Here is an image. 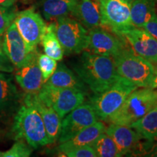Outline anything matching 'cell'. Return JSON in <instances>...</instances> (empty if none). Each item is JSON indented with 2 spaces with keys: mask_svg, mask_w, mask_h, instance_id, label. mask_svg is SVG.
Listing matches in <instances>:
<instances>
[{
  "mask_svg": "<svg viewBox=\"0 0 157 157\" xmlns=\"http://www.w3.org/2000/svg\"><path fill=\"white\" fill-rule=\"evenodd\" d=\"M137 87L126 78L119 76L111 87L90 98L98 119L106 121L121 106L126 98Z\"/></svg>",
  "mask_w": 157,
  "mask_h": 157,
  "instance_id": "5b68a950",
  "label": "cell"
},
{
  "mask_svg": "<svg viewBox=\"0 0 157 157\" xmlns=\"http://www.w3.org/2000/svg\"><path fill=\"white\" fill-rule=\"evenodd\" d=\"M97 121L98 118L93 105L90 103H82L62 119L58 141L60 143L66 142Z\"/></svg>",
  "mask_w": 157,
  "mask_h": 157,
  "instance_id": "30bf717a",
  "label": "cell"
},
{
  "mask_svg": "<svg viewBox=\"0 0 157 157\" xmlns=\"http://www.w3.org/2000/svg\"><path fill=\"white\" fill-rule=\"evenodd\" d=\"M2 48L15 68L23 66L30 60L36 50L31 51L13 22L4 33Z\"/></svg>",
  "mask_w": 157,
  "mask_h": 157,
  "instance_id": "7c38bea8",
  "label": "cell"
},
{
  "mask_svg": "<svg viewBox=\"0 0 157 157\" xmlns=\"http://www.w3.org/2000/svg\"><path fill=\"white\" fill-rule=\"evenodd\" d=\"M16 140L9 150L5 151H0V157H28L31 156L33 148L23 140Z\"/></svg>",
  "mask_w": 157,
  "mask_h": 157,
  "instance_id": "484cf974",
  "label": "cell"
},
{
  "mask_svg": "<svg viewBox=\"0 0 157 157\" xmlns=\"http://www.w3.org/2000/svg\"><path fill=\"white\" fill-rule=\"evenodd\" d=\"M156 0H133L130 4L132 25L142 29L145 23L156 13Z\"/></svg>",
  "mask_w": 157,
  "mask_h": 157,
  "instance_id": "7402d4cb",
  "label": "cell"
},
{
  "mask_svg": "<svg viewBox=\"0 0 157 157\" xmlns=\"http://www.w3.org/2000/svg\"><path fill=\"white\" fill-rule=\"evenodd\" d=\"M12 132L15 140H24L33 149L50 144L42 117L24 101L15 116Z\"/></svg>",
  "mask_w": 157,
  "mask_h": 157,
  "instance_id": "7a4b0ae2",
  "label": "cell"
},
{
  "mask_svg": "<svg viewBox=\"0 0 157 157\" xmlns=\"http://www.w3.org/2000/svg\"><path fill=\"white\" fill-rule=\"evenodd\" d=\"M113 58L119 76L137 87H149L155 71L154 63L127 47Z\"/></svg>",
  "mask_w": 157,
  "mask_h": 157,
  "instance_id": "277c9868",
  "label": "cell"
},
{
  "mask_svg": "<svg viewBox=\"0 0 157 157\" xmlns=\"http://www.w3.org/2000/svg\"><path fill=\"white\" fill-rule=\"evenodd\" d=\"M44 84L59 88H71L82 90L86 93V84L73 71L63 63L57 66L56 71Z\"/></svg>",
  "mask_w": 157,
  "mask_h": 157,
  "instance_id": "d6986e66",
  "label": "cell"
},
{
  "mask_svg": "<svg viewBox=\"0 0 157 157\" xmlns=\"http://www.w3.org/2000/svg\"><path fill=\"white\" fill-rule=\"evenodd\" d=\"M13 22L31 51L42 42L48 25L42 17L34 9L29 8L17 13Z\"/></svg>",
  "mask_w": 157,
  "mask_h": 157,
  "instance_id": "9c48e42d",
  "label": "cell"
},
{
  "mask_svg": "<svg viewBox=\"0 0 157 157\" xmlns=\"http://www.w3.org/2000/svg\"><path fill=\"white\" fill-rule=\"evenodd\" d=\"M63 154L65 156L68 157H97L95 151L90 145L71 149Z\"/></svg>",
  "mask_w": 157,
  "mask_h": 157,
  "instance_id": "f1b7e54d",
  "label": "cell"
},
{
  "mask_svg": "<svg viewBox=\"0 0 157 157\" xmlns=\"http://www.w3.org/2000/svg\"><path fill=\"white\" fill-rule=\"evenodd\" d=\"M39 98L52 107L60 117L63 118L78 105L84 103L86 93L71 88H59L43 84L39 91Z\"/></svg>",
  "mask_w": 157,
  "mask_h": 157,
  "instance_id": "52a82bcc",
  "label": "cell"
},
{
  "mask_svg": "<svg viewBox=\"0 0 157 157\" xmlns=\"http://www.w3.org/2000/svg\"><path fill=\"white\" fill-rule=\"evenodd\" d=\"M98 157H120L113 139L105 132L102 133L94 142L90 145Z\"/></svg>",
  "mask_w": 157,
  "mask_h": 157,
  "instance_id": "d4e9b609",
  "label": "cell"
},
{
  "mask_svg": "<svg viewBox=\"0 0 157 157\" xmlns=\"http://www.w3.org/2000/svg\"><path fill=\"white\" fill-rule=\"evenodd\" d=\"M121 1L126 2H127V3H129V4H131V3H132V2L133 1V0H121Z\"/></svg>",
  "mask_w": 157,
  "mask_h": 157,
  "instance_id": "e575fe53",
  "label": "cell"
},
{
  "mask_svg": "<svg viewBox=\"0 0 157 157\" xmlns=\"http://www.w3.org/2000/svg\"><path fill=\"white\" fill-rule=\"evenodd\" d=\"M17 13L12 7H4L0 5V36L4 34L5 31L14 21Z\"/></svg>",
  "mask_w": 157,
  "mask_h": 157,
  "instance_id": "83f0119b",
  "label": "cell"
},
{
  "mask_svg": "<svg viewBox=\"0 0 157 157\" xmlns=\"http://www.w3.org/2000/svg\"><path fill=\"white\" fill-rule=\"evenodd\" d=\"M156 5H157V0H156Z\"/></svg>",
  "mask_w": 157,
  "mask_h": 157,
  "instance_id": "d590c367",
  "label": "cell"
},
{
  "mask_svg": "<svg viewBox=\"0 0 157 157\" xmlns=\"http://www.w3.org/2000/svg\"><path fill=\"white\" fill-rule=\"evenodd\" d=\"M121 37L129 43L135 53L157 64V40L146 30L132 27L125 31Z\"/></svg>",
  "mask_w": 157,
  "mask_h": 157,
  "instance_id": "5bb4252c",
  "label": "cell"
},
{
  "mask_svg": "<svg viewBox=\"0 0 157 157\" xmlns=\"http://www.w3.org/2000/svg\"><path fill=\"white\" fill-rule=\"evenodd\" d=\"M156 106L157 90L149 87H137L106 121L129 126Z\"/></svg>",
  "mask_w": 157,
  "mask_h": 157,
  "instance_id": "3957f363",
  "label": "cell"
},
{
  "mask_svg": "<svg viewBox=\"0 0 157 157\" xmlns=\"http://www.w3.org/2000/svg\"><path fill=\"white\" fill-rule=\"evenodd\" d=\"M100 3L102 27L121 37L125 31L135 27L130 15V4L121 0H97Z\"/></svg>",
  "mask_w": 157,
  "mask_h": 157,
  "instance_id": "ba28073f",
  "label": "cell"
},
{
  "mask_svg": "<svg viewBox=\"0 0 157 157\" xmlns=\"http://www.w3.org/2000/svg\"><path fill=\"white\" fill-rule=\"evenodd\" d=\"M71 15L87 30L102 26L101 7L97 0H77Z\"/></svg>",
  "mask_w": 157,
  "mask_h": 157,
  "instance_id": "e0dca14e",
  "label": "cell"
},
{
  "mask_svg": "<svg viewBox=\"0 0 157 157\" xmlns=\"http://www.w3.org/2000/svg\"><path fill=\"white\" fill-rule=\"evenodd\" d=\"M39 54L37 50L35 51L30 60L15 73L17 83L27 93H38L44 84L38 65Z\"/></svg>",
  "mask_w": 157,
  "mask_h": 157,
  "instance_id": "2e32d148",
  "label": "cell"
},
{
  "mask_svg": "<svg viewBox=\"0 0 157 157\" xmlns=\"http://www.w3.org/2000/svg\"><path fill=\"white\" fill-rule=\"evenodd\" d=\"M20 99L18 90L12 76L0 73V112L13 111Z\"/></svg>",
  "mask_w": 157,
  "mask_h": 157,
  "instance_id": "ffe728a7",
  "label": "cell"
},
{
  "mask_svg": "<svg viewBox=\"0 0 157 157\" xmlns=\"http://www.w3.org/2000/svg\"><path fill=\"white\" fill-rule=\"evenodd\" d=\"M154 66H155L154 74L148 87L151 88V89L157 90V64L155 65Z\"/></svg>",
  "mask_w": 157,
  "mask_h": 157,
  "instance_id": "d6a6232c",
  "label": "cell"
},
{
  "mask_svg": "<svg viewBox=\"0 0 157 157\" xmlns=\"http://www.w3.org/2000/svg\"><path fill=\"white\" fill-rule=\"evenodd\" d=\"M17 0H0V5L4 7H13Z\"/></svg>",
  "mask_w": 157,
  "mask_h": 157,
  "instance_id": "836d02e7",
  "label": "cell"
},
{
  "mask_svg": "<svg viewBox=\"0 0 157 157\" xmlns=\"http://www.w3.org/2000/svg\"><path fill=\"white\" fill-rule=\"evenodd\" d=\"M105 129L106 127L105 124L101 121H97L95 123L80 131L72 138L60 143L58 151L63 154L71 149L86 145H91L102 133L105 132Z\"/></svg>",
  "mask_w": 157,
  "mask_h": 157,
  "instance_id": "ac0fdd59",
  "label": "cell"
},
{
  "mask_svg": "<svg viewBox=\"0 0 157 157\" xmlns=\"http://www.w3.org/2000/svg\"><path fill=\"white\" fill-rule=\"evenodd\" d=\"M141 135L144 140H157V106L151 110L135 122L129 125Z\"/></svg>",
  "mask_w": 157,
  "mask_h": 157,
  "instance_id": "603a6c76",
  "label": "cell"
},
{
  "mask_svg": "<svg viewBox=\"0 0 157 157\" xmlns=\"http://www.w3.org/2000/svg\"><path fill=\"white\" fill-rule=\"evenodd\" d=\"M156 13H157V11H156Z\"/></svg>",
  "mask_w": 157,
  "mask_h": 157,
  "instance_id": "8d00e7d4",
  "label": "cell"
},
{
  "mask_svg": "<svg viewBox=\"0 0 157 157\" xmlns=\"http://www.w3.org/2000/svg\"><path fill=\"white\" fill-rule=\"evenodd\" d=\"M38 65L42 72L44 84L50 78L57 68V60L46 54H39Z\"/></svg>",
  "mask_w": 157,
  "mask_h": 157,
  "instance_id": "4316f807",
  "label": "cell"
},
{
  "mask_svg": "<svg viewBox=\"0 0 157 157\" xmlns=\"http://www.w3.org/2000/svg\"><path fill=\"white\" fill-rule=\"evenodd\" d=\"M73 68L95 94L109 89L120 76L112 57L101 56L90 51L84 50L82 52Z\"/></svg>",
  "mask_w": 157,
  "mask_h": 157,
  "instance_id": "6da1fadb",
  "label": "cell"
},
{
  "mask_svg": "<svg viewBox=\"0 0 157 157\" xmlns=\"http://www.w3.org/2000/svg\"><path fill=\"white\" fill-rule=\"evenodd\" d=\"M105 133L114 141L121 156L127 154L141 156L143 150V137L134 129L127 125L110 124Z\"/></svg>",
  "mask_w": 157,
  "mask_h": 157,
  "instance_id": "4fadbf2b",
  "label": "cell"
},
{
  "mask_svg": "<svg viewBox=\"0 0 157 157\" xmlns=\"http://www.w3.org/2000/svg\"><path fill=\"white\" fill-rule=\"evenodd\" d=\"M23 101L32 105L42 117L50 144L58 141L60 133L62 119L52 107L44 103L37 93H27Z\"/></svg>",
  "mask_w": 157,
  "mask_h": 157,
  "instance_id": "9a60e30c",
  "label": "cell"
},
{
  "mask_svg": "<svg viewBox=\"0 0 157 157\" xmlns=\"http://www.w3.org/2000/svg\"><path fill=\"white\" fill-rule=\"evenodd\" d=\"M147 32L157 40V13L154 14L153 16L145 23L143 28Z\"/></svg>",
  "mask_w": 157,
  "mask_h": 157,
  "instance_id": "1f68e13d",
  "label": "cell"
},
{
  "mask_svg": "<svg viewBox=\"0 0 157 157\" xmlns=\"http://www.w3.org/2000/svg\"><path fill=\"white\" fill-rule=\"evenodd\" d=\"M42 42L47 56L55 59L57 61L62 60L64 56V51L55 32L52 23L47 27V31L43 36Z\"/></svg>",
  "mask_w": 157,
  "mask_h": 157,
  "instance_id": "cb8c5ba5",
  "label": "cell"
},
{
  "mask_svg": "<svg viewBox=\"0 0 157 157\" xmlns=\"http://www.w3.org/2000/svg\"><path fill=\"white\" fill-rule=\"evenodd\" d=\"M126 43L122 37L102 26L88 30L87 49L94 53L113 58L127 48Z\"/></svg>",
  "mask_w": 157,
  "mask_h": 157,
  "instance_id": "8fae6325",
  "label": "cell"
},
{
  "mask_svg": "<svg viewBox=\"0 0 157 157\" xmlns=\"http://www.w3.org/2000/svg\"><path fill=\"white\" fill-rule=\"evenodd\" d=\"M15 69L14 65L12 63L2 48V43L0 40V72L12 73Z\"/></svg>",
  "mask_w": 157,
  "mask_h": 157,
  "instance_id": "f546056e",
  "label": "cell"
},
{
  "mask_svg": "<svg viewBox=\"0 0 157 157\" xmlns=\"http://www.w3.org/2000/svg\"><path fill=\"white\" fill-rule=\"evenodd\" d=\"M77 0H41L39 5L47 21L71 15Z\"/></svg>",
  "mask_w": 157,
  "mask_h": 157,
  "instance_id": "44dd1931",
  "label": "cell"
},
{
  "mask_svg": "<svg viewBox=\"0 0 157 157\" xmlns=\"http://www.w3.org/2000/svg\"><path fill=\"white\" fill-rule=\"evenodd\" d=\"M141 156L157 157V140L153 141L145 140V142L143 144V151Z\"/></svg>",
  "mask_w": 157,
  "mask_h": 157,
  "instance_id": "4dcf8cb0",
  "label": "cell"
},
{
  "mask_svg": "<svg viewBox=\"0 0 157 157\" xmlns=\"http://www.w3.org/2000/svg\"><path fill=\"white\" fill-rule=\"evenodd\" d=\"M52 23L64 53L79 54L87 50L88 31L75 18L60 17Z\"/></svg>",
  "mask_w": 157,
  "mask_h": 157,
  "instance_id": "8992f818",
  "label": "cell"
}]
</instances>
